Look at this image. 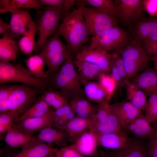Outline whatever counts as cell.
<instances>
[{
    "mask_svg": "<svg viewBox=\"0 0 157 157\" xmlns=\"http://www.w3.org/2000/svg\"><path fill=\"white\" fill-rule=\"evenodd\" d=\"M78 6L63 20L55 33L66 40L72 57L75 56L83 45L88 40L89 33L83 13L85 5L77 2Z\"/></svg>",
    "mask_w": 157,
    "mask_h": 157,
    "instance_id": "1",
    "label": "cell"
},
{
    "mask_svg": "<svg viewBox=\"0 0 157 157\" xmlns=\"http://www.w3.org/2000/svg\"><path fill=\"white\" fill-rule=\"evenodd\" d=\"M39 55L47 67L49 80L54 77L67 58L71 56L67 45L56 33L44 42Z\"/></svg>",
    "mask_w": 157,
    "mask_h": 157,
    "instance_id": "2",
    "label": "cell"
},
{
    "mask_svg": "<svg viewBox=\"0 0 157 157\" xmlns=\"http://www.w3.org/2000/svg\"><path fill=\"white\" fill-rule=\"evenodd\" d=\"M13 82L48 89V81L36 78L20 63L0 62V84Z\"/></svg>",
    "mask_w": 157,
    "mask_h": 157,
    "instance_id": "3",
    "label": "cell"
},
{
    "mask_svg": "<svg viewBox=\"0 0 157 157\" xmlns=\"http://www.w3.org/2000/svg\"><path fill=\"white\" fill-rule=\"evenodd\" d=\"M83 13L89 36H100L118 25L119 20L116 15L109 11L85 6Z\"/></svg>",
    "mask_w": 157,
    "mask_h": 157,
    "instance_id": "4",
    "label": "cell"
},
{
    "mask_svg": "<svg viewBox=\"0 0 157 157\" xmlns=\"http://www.w3.org/2000/svg\"><path fill=\"white\" fill-rule=\"evenodd\" d=\"M117 53L122 58L128 79L145 69L150 59L145 50L132 39L125 48Z\"/></svg>",
    "mask_w": 157,
    "mask_h": 157,
    "instance_id": "5",
    "label": "cell"
},
{
    "mask_svg": "<svg viewBox=\"0 0 157 157\" xmlns=\"http://www.w3.org/2000/svg\"><path fill=\"white\" fill-rule=\"evenodd\" d=\"M62 7L47 6L41 17L37 20L39 37L34 50L35 55L39 54L44 42L55 34L59 26V21Z\"/></svg>",
    "mask_w": 157,
    "mask_h": 157,
    "instance_id": "6",
    "label": "cell"
},
{
    "mask_svg": "<svg viewBox=\"0 0 157 157\" xmlns=\"http://www.w3.org/2000/svg\"><path fill=\"white\" fill-rule=\"evenodd\" d=\"M75 58V60L86 61L98 65L102 73L108 74L110 72L112 54L103 48L95 37H92L89 45L82 47Z\"/></svg>",
    "mask_w": 157,
    "mask_h": 157,
    "instance_id": "7",
    "label": "cell"
},
{
    "mask_svg": "<svg viewBox=\"0 0 157 157\" xmlns=\"http://www.w3.org/2000/svg\"><path fill=\"white\" fill-rule=\"evenodd\" d=\"M38 88L21 84L14 85L8 103L9 110L15 112L18 117L37 101Z\"/></svg>",
    "mask_w": 157,
    "mask_h": 157,
    "instance_id": "8",
    "label": "cell"
},
{
    "mask_svg": "<svg viewBox=\"0 0 157 157\" xmlns=\"http://www.w3.org/2000/svg\"><path fill=\"white\" fill-rule=\"evenodd\" d=\"M132 39L144 49L157 41V18L146 16L129 27Z\"/></svg>",
    "mask_w": 157,
    "mask_h": 157,
    "instance_id": "9",
    "label": "cell"
},
{
    "mask_svg": "<svg viewBox=\"0 0 157 157\" xmlns=\"http://www.w3.org/2000/svg\"><path fill=\"white\" fill-rule=\"evenodd\" d=\"M116 16L128 27L146 17L142 10L143 0H114Z\"/></svg>",
    "mask_w": 157,
    "mask_h": 157,
    "instance_id": "10",
    "label": "cell"
},
{
    "mask_svg": "<svg viewBox=\"0 0 157 157\" xmlns=\"http://www.w3.org/2000/svg\"><path fill=\"white\" fill-rule=\"evenodd\" d=\"M94 37L103 48L114 53H118L125 48L132 39L129 33L118 25L111 28L101 36Z\"/></svg>",
    "mask_w": 157,
    "mask_h": 157,
    "instance_id": "11",
    "label": "cell"
},
{
    "mask_svg": "<svg viewBox=\"0 0 157 157\" xmlns=\"http://www.w3.org/2000/svg\"><path fill=\"white\" fill-rule=\"evenodd\" d=\"M10 12L11 17L10 22V32L13 38H19L21 35H25L30 30L33 20L28 10L13 8L8 10L0 9L1 13Z\"/></svg>",
    "mask_w": 157,
    "mask_h": 157,
    "instance_id": "12",
    "label": "cell"
},
{
    "mask_svg": "<svg viewBox=\"0 0 157 157\" xmlns=\"http://www.w3.org/2000/svg\"><path fill=\"white\" fill-rule=\"evenodd\" d=\"M56 117L55 110L53 108L42 117L27 119L14 123L13 126L32 136L35 133L52 127Z\"/></svg>",
    "mask_w": 157,
    "mask_h": 157,
    "instance_id": "13",
    "label": "cell"
},
{
    "mask_svg": "<svg viewBox=\"0 0 157 157\" xmlns=\"http://www.w3.org/2000/svg\"><path fill=\"white\" fill-rule=\"evenodd\" d=\"M48 89L58 90L63 97L69 102L77 98H85L83 89L76 87L68 78L59 71L54 77L48 81Z\"/></svg>",
    "mask_w": 157,
    "mask_h": 157,
    "instance_id": "14",
    "label": "cell"
},
{
    "mask_svg": "<svg viewBox=\"0 0 157 157\" xmlns=\"http://www.w3.org/2000/svg\"><path fill=\"white\" fill-rule=\"evenodd\" d=\"M95 134L98 146L111 149H117L126 147L133 140L122 130L117 132Z\"/></svg>",
    "mask_w": 157,
    "mask_h": 157,
    "instance_id": "15",
    "label": "cell"
},
{
    "mask_svg": "<svg viewBox=\"0 0 157 157\" xmlns=\"http://www.w3.org/2000/svg\"><path fill=\"white\" fill-rule=\"evenodd\" d=\"M19 154L27 157H49L54 154L55 148L35 138L22 147Z\"/></svg>",
    "mask_w": 157,
    "mask_h": 157,
    "instance_id": "16",
    "label": "cell"
},
{
    "mask_svg": "<svg viewBox=\"0 0 157 157\" xmlns=\"http://www.w3.org/2000/svg\"><path fill=\"white\" fill-rule=\"evenodd\" d=\"M72 145L82 155L86 156H97V140L95 133L89 130L79 136Z\"/></svg>",
    "mask_w": 157,
    "mask_h": 157,
    "instance_id": "17",
    "label": "cell"
},
{
    "mask_svg": "<svg viewBox=\"0 0 157 157\" xmlns=\"http://www.w3.org/2000/svg\"><path fill=\"white\" fill-rule=\"evenodd\" d=\"M89 130L96 134L117 132L122 130L119 118L112 105L110 112L105 119L91 126Z\"/></svg>",
    "mask_w": 157,
    "mask_h": 157,
    "instance_id": "18",
    "label": "cell"
},
{
    "mask_svg": "<svg viewBox=\"0 0 157 157\" xmlns=\"http://www.w3.org/2000/svg\"><path fill=\"white\" fill-rule=\"evenodd\" d=\"M79 76L85 97L89 100L98 104L106 101V94L98 82Z\"/></svg>",
    "mask_w": 157,
    "mask_h": 157,
    "instance_id": "19",
    "label": "cell"
},
{
    "mask_svg": "<svg viewBox=\"0 0 157 157\" xmlns=\"http://www.w3.org/2000/svg\"><path fill=\"white\" fill-rule=\"evenodd\" d=\"M119 118L122 129L140 115L142 111L129 101L112 104Z\"/></svg>",
    "mask_w": 157,
    "mask_h": 157,
    "instance_id": "20",
    "label": "cell"
},
{
    "mask_svg": "<svg viewBox=\"0 0 157 157\" xmlns=\"http://www.w3.org/2000/svg\"><path fill=\"white\" fill-rule=\"evenodd\" d=\"M132 82L148 94L157 92V72L149 69L136 76Z\"/></svg>",
    "mask_w": 157,
    "mask_h": 157,
    "instance_id": "21",
    "label": "cell"
},
{
    "mask_svg": "<svg viewBox=\"0 0 157 157\" xmlns=\"http://www.w3.org/2000/svg\"><path fill=\"white\" fill-rule=\"evenodd\" d=\"M105 155L106 157H146L144 144L134 139L126 147L111 149L107 155Z\"/></svg>",
    "mask_w": 157,
    "mask_h": 157,
    "instance_id": "22",
    "label": "cell"
},
{
    "mask_svg": "<svg viewBox=\"0 0 157 157\" xmlns=\"http://www.w3.org/2000/svg\"><path fill=\"white\" fill-rule=\"evenodd\" d=\"M91 119L76 116L67 122L63 130L68 133L70 141L74 142L81 135L89 130Z\"/></svg>",
    "mask_w": 157,
    "mask_h": 157,
    "instance_id": "23",
    "label": "cell"
},
{
    "mask_svg": "<svg viewBox=\"0 0 157 157\" xmlns=\"http://www.w3.org/2000/svg\"><path fill=\"white\" fill-rule=\"evenodd\" d=\"M19 44L9 35H3L0 39V62L15 61L17 57Z\"/></svg>",
    "mask_w": 157,
    "mask_h": 157,
    "instance_id": "24",
    "label": "cell"
},
{
    "mask_svg": "<svg viewBox=\"0 0 157 157\" xmlns=\"http://www.w3.org/2000/svg\"><path fill=\"white\" fill-rule=\"evenodd\" d=\"M124 83L129 101L142 112L145 111L147 104L145 93L128 78L125 79Z\"/></svg>",
    "mask_w": 157,
    "mask_h": 157,
    "instance_id": "25",
    "label": "cell"
},
{
    "mask_svg": "<svg viewBox=\"0 0 157 157\" xmlns=\"http://www.w3.org/2000/svg\"><path fill=\"white\" fill-rule=\"evenodd\" d=\"M124 129L129 130L137 137L142 138H149L154 131L153 127L142 113L126 125Z\"/></svg>",
    "mask_w": 157,
    "mask_h": 157,
    "instance_id": "26",
    "label": "cell"
},
{
    "mask_svg": "<svg viewBox=\"0 0 157 157\" xmlns=\"http://www.w3.org/2000/svg\"><path fill=\"white\" fill-rule=\"evenodd\" d=\"M36 137L46 143H55L58 146L70 141L69 136L66 131L53 127L41 130Z\"/></svg>",
    "mask_w": 157,
    "mask_h": 157,
    "instance_id": "27",
    "label": "cell"
},
{
    "mask_svg": "<svg viewBox=\"0 0 157 157\" xmlns=\"http://www.w3.org/2000/svg\"><path fill=\"white\" fill-rule=\"evenodd\" d=\"M69 103L77 117L92 119L96 113L97 108L85 98H76Z\"/></svg>",
    "mask_w": 157,
    "mask_h": 157,
    "instance_id": "28",
    "label": "cell"
},
{
    "mask_svg": "<svg viewBox=\"0 0 157 157\" xmlns=\"http://www.w3.org/2000/svg\"><path fill=\"white\" fill-rule=\"evenodd\" d=\"M38 91V94L41 95L40 97L55 110L69 104L59 91L39 88Z\"/></svg>",
    "mask_w": 157,
    "mask_h": 157,
    "instance_id": "29",
    "label": "cell"
},
{
    "mask_svg": "<svg viewBox=\"0 0 157 157\" xmlns=\"http://www.w3.org/2000/svg\"><path fill=\"white\" fill-rule=\"evenodd\" d=\"M53 108L40 96L36 102L26 111L16 118L14 123L45 115Z\"/></svg>",
    "mask_w": 157,
    "mask_h": 157,
    "instance_id": "30",
    "label": "cell"
},
{
    "mask_svg": "<svg viewBox=\"0 0 157 157\" xmlns=\"http://www.w3.org/2000/svg\"><path fill=\"white\" fill-rule=\"evenodd\" d=\"M28 69L36 78L48 81L46 72L44 70V62L39 54L31 56L25 60Z\"/></svg>",
    "mask_w": 157,
    "mask_h": 157,
    "instance_id": "31",
    "label": "cell"
},
{
    "mask_svg": "<svg viewBox=\"0 0 157 157\" xmlns=\"http://www.w3.org/2000/svg\"><path fill=\"white\" fill-rule=\"evenodd\" d=\"M34 138L12 126L7 131L5 140L8 145L15 148L22 147Z\"/></svg>",
    "mask_w": 157,
    "mask_h": 157,
    "instance_id": "32",
    "label": "cell"
},
{
    "mask_svg": "<svg viewBox=\"0 0 157 157\" xmlns=\"http://www.w3.org/2000/svg\"><path fill=\"white\" fill-rule=\"evenodd\" d=\"M74 64L78 69L81 77L91 80H94L102 73L99 66L89 62L75 60Z\"/></svg>",
    "mask_w": 157,
    "mask_h": 157,
    "instance_id": "33",
    "label": "cell"
},
{
    "mask_svg": "<svg viewBox=\"0 0 157 157\" xmlns=\"http://www.w3.org/2000/svg\"><path fill=\"white\" fill-rule=\"evenodd\" d=\"M38 30L37 24L33 21L30 27V30L27 35L24 36L20 40L19 45L21 51L24 53L28 55L32 54L35 49L36 43L35 36Z\"/></svg>",
    "mask_w": 157,
    "mask_h": 157,
    "instance_id": "34",
    "label": "cell"
},
{
    "mask_svg": "<svg viewBox=\"0 0 157 157\" xmlns=\"http://www.w3.org/2000/svg\"><path fill=\"white\" fill-rule=\"evenodd\" d=\"M38 0H0L1 9L8 10L13 8H33L39 10L42 7Z\"/></svg>",
    "mask_w": 157,
    "mask_h": 157,
    "instance_id": "35",
    "label": "cell"
},
{
    "mask_svg": "<svg viewBox=\"0 0 157 157\" xmlns=\"http://www.w3.org/2000/svg\"><path fill=\"white\" fill-rule=\"evenodd\" d=\"M74 64L70 56L67 58L59 71L66 76L76 87L83 89L81 85L79 75L75 70Z\"/></svg>",
    "mask_w": 157,
    "mask_h": 157,
    "instance_id": "36",
    "label": "cell"
},
{
    "mask_svg": "<svg viewBox=\"0 0 157 157\" xmlns=\"http://www.w3.org/2000/svg\"><path fill=\"white\" fill-rule=\"evenodd\" d=\"M98 79V82L106 94V101L109 102L118 83L111 75L104 73L100 74Z\"/></svg>",
    "mask_w": 157,
    "mask_h": 157,
    "instance_id": "37",
    "label": "cell"
},
{
    "mask_svg": "<svg viewBox=\"0 0 157 157\" xmlns=\"http://www.w3.org/2000/svg\"><path fill=\"white\" fill-rule=\"evenodd\" d=\"M18 117L15 112L11 110L0 112V136L13 126L16 118Z\"/></svg>",
    "mask_w": 157,
    "mask_h": 157,
    "instance_id": "38",
    "label": "cell"
},
{
    "mask_svg": "<svg viewBox=\"0 0 157 157\" xmlns=\"http://www.w3.org/2000/svg\"><path fill=\"white\" fill-rule=\"evenodd\" d=\"M149 99L145 110V117L149 123L157 121V92L149 94Z\"/></svg>",
    "mask_w": 157,
    "mask_h": 157,
    "instance_id": "39",
    "label": "cell"
},
{
    "mask_svg": "<svg viewBox=\"0 0 157 157\" xmlns=\"http://www.w3.org/2000/svg\"><path fill=\"white\" fill-rule=\"evenodd\" d=\"M76 2L92 6L94 8L106 10L116 15L115 3L113 0H79Z\"/></svg>",
    "mask_w": 157,
    "mask_h": 157,
    "instance_id": "40",
    "label": "cell"
},
{
    "mask_svg": "<svg viewBox=\"0 0 157 157\" xmlns=\"http://www.w3.org/2000/svg\"><path fill=\"white\" fill-rule=\"evenodd\" d=\"M112 105L106 101L99 103L96 113L91 119L90 127L104 120L109 114Z\"/></svg>",
    "mask_w": 157,
    "mask_h": 157,
    "instance_id": "41",
    "label": "cell"
},
{
    "mask_svg": "<svg viewBox=\"0 0 157 157\" xmlns=\"http://www.w3.org/2000/svg\"><path fill=\"white\" fill-rule=\"evenodd\" d=\"M14 85H0V112L9 110V98Z\"/></svg>",
    "mask_w": 157,
    "mask_h": 157,
    "instance_id": "42",
    "label": "cell"
},
{
    "mask_svg": "<svg viewBox=\"0 0 157 157\" xmlns=\"http://www.w3.org/2000/svg\"><path fill=\"white\" fill-rule=\"evenodd\" d=\"M154 123V132L145 147L146 157H157V121Z\"/></svg>",
    "mask_w": 157,
    "mask_h": 157,
    "instance_id": "43",
    "label": "cell"
},
{
    "mask_svg": "<svg viewBox=\"0 0 157 157\" xmlns=\"http://www.w3.org/2000/svg\"><path fill=\"white\" fill-rule=\"evenodd\" d=\"M54 154L56 157H97L85 156L76 150L72 144L64 146L59 149L55 148Z\"/></svg>",
    "mask_w": 157,
    "mask_h": 157,
    "instance_id": "44",
    "label": "cell"
},
{
    "mask_svg": "<svg viewBox=\"0 0 157 157\" xmlns=\"http://www.w3.org/2000/svg\"><path fill=\"white\" fill-rule=\"evenodd\" d=\"M142 10L150 17H157V0H143Z\"/></svg>",
    "mask_w": 157,
    "mask_h": 157,
    "instance_id": "45",
    "label": "cell"
},
{
    "mask_svg": "<svg viewBox=\"0 0 157 157\" xmlns=\"http://www.w3.org/2000/svg\"><path fill=\"white\" fill-rule=\"evenodd\" d=\"M112 54V60L114 64L119 72L122 78H127V73L122 57L117 53Z\"/></svg>",
    "mask_w": 157,
    "mask_h": 157,
    "instance_id": "46",
    "label": "cell"
},
{
    "mask_svg": "<svg viewBox=\"0 0 157 157\" xmlns=\"http://www.w3.org/2000/svg\"><path fill=\"white\" fill-rule=\"evenodd\" d=\"M75 1L74 0H65L60 13V18L63 20L70 13V10L75 4Z\"/></svg>",
    "mask_w": 157,
    "mask_h": 157,
    "instance_id": "47",
    "label": "cell"
},
{
    "mask_svg": "<svg viewBox=\"0 0 157 157\" xmlns=\"http://www.w3.org/2000/svg\"><path fill=\"white\" fill-rule=\"evenodd\" d=\"M40 4L42 6L45 5L63 7L65 0H38Z\"/></svg>",
    "mask_w": 157,
    "mask_h": 157,
    "instance_id": "48",
    "label": "cell"
},
{
    "mask_svg": "<svg viewBox=\"0 0 157 157\" xmlns=\"http://www.w3.org/2000/svg\"><path fill=\"white\" fill-rule=\"evenodd\" d=\"M73 110L69 104L64 106L55 110L56 117L64 116Z\"/></svg>",
    "mask_w": 157,
    "mask_h": 157,
    "instance_id": "49",
    "label": "cell"
},
{
    "mask_svg": "<svg viewBox=\"0 0 157 157\" xmlns=\"http://www.w3.org/2000/svg\"><path fill=\"white\" fill-rule=\"evenodd\" d=\"M111 75L118 83L123 78L120 73L113 62L111 68Z\"/></svg>",
    "mask_w": 157,
    "mask_h": 157,
    "instance_id": "50",
    "label": "cell"
},
{
    "mask_svg": "<svg viewBox=\"0 0 157 157\" xmlns=\"http://www.w3.org/2000/svg\"><path fill=\"white\" fill-rule=\"evenodd\" d=\"M10 32V25L3 22L0 18V34L3 35L6 34L9 35Z\"/></svg>",
    "mask_w": 157,
    "mask_h": 157,
    "instance_id": "51",
    "label": "cell"
},
{
    "mask_svg": "<svg viewBox=\"0 0 157 157\" xmlns=\"http://www.w3.org/2000/svg\"><path fill=\"white\" fill-rule=\"evenodd\" d=\"M144 49L149 56L157 53V41L148 45Z\"/></svg>",
    "mask_w": 157,
    "mask_h": 157,
    "instance_id": "52",
    "label": "cell"
},
{
    "mask_svg": "<svg viewBox=\"0 0 157 157\" xmlns=\"http://www.w3.org/2000/svg\"><path fill=\"white\" fill-rule=\"evenodd\" d=\"M152 59L154 62L155 70L157 72V53L152 55Z\"/></svg>",
    "mask_w": 157,
    "mask_h": 157,
    "instance_id": "53",
    "label": "cell"
},
{
    "mask_svg": "<svg viewBox=\"0 0 157 157\" xmlns=\"http://www.w3.org/2000/svg\"><path fill=\"white\" fill-rule=\"evenodd\" d=\"M13 157H27L21 155L19 153L15 155Z\"/></svg>",
    "mask_w": 157,
    "mask_h": 157,
    "instance_id": "54",
    "label": "cell"
},
{
    "mask_svg": "<svg viewBox=\"0 0 157 157\" xmlns=\"http://www.w3.org/2000/svg\"><path fill=\"white\" fill-rule=\"evenodd\" d=\"M101 155L102 157H106L105 156V154L104 152H101Z\"/></svg>",
    "mask_w": 157,
    "mask_h": 157,
    "instance_id": "55",
    "label": "cell"
},
{
    "mask_svg": "<svg viewBox=\"0 0 157 157\" xmlns=\"http://www.w3.org/2000/svg\"><path fill=\"white\" fill-rule=\"evenodd\" d=\"M49 157H56L55 156L54 154H53L50 156Z\"/></svg>",
    "mask_w": 157,
    "mask_h": 157,
    "instance_id": "56",
    "label": "cell"
},
{
    "mask_svg": "<svg viewBox=\"0 0 157 157\" xmlns=\"http://www.w3.org/2000/svg\"><path fill=\"white\" fill-rule=\"evenodd\" d=\"M9 157L7 156V157Z\"/></svg>",
    "mask_w": 157,
    "mask_h": 157,
    "instance_id": "57",
    "label": "cell"
}]
</instances>
